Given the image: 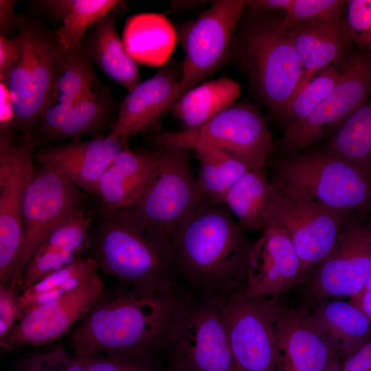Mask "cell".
<instances>
[{"label":"cell","mask_w":371,"mask_h":371,"mask_svg":"<svg viewBox=\"0 0 371 371\" xmlns=\"http://www.w3.org/2000/svg\"><path fill=\"white\" fill-rule=\"evenodd\" d=\"M253 243L224 203L205 196L171 238L175 285L223 301L243 291Z\"/></svg>","instance_id":"cell-1"},{"label":"cell","mask_w":371,"mask_h":371,"mask_svg":"<svg viewBox=\"0 0 371 371\" xmlns=\"http://www.w3.org/2000/svg\"><path fill=\"white\" fill-rule=\"evenodd\" d=\"M172 291L144 294L123 286L102 295L68 335L72 352L103 354L151 365L161 355V343L172 302Z\"/></svg>","instance_id":"cell-2"},{"label":"cell","mask_w":371,"mask_h":371,"mask_svg":"<svg viewBox=\"0 0 371 371\" xmlns=\"http://www.w3.org/2000/svg\"><path fill=\"white\" fill-rule=\"evenodd\" d=\"M161 355L168 371H237L223 300L175 286Z\"/></svg>","instance_id":"cell-3"},{"label":"cell","mask_w":371,"mask_h":371,"mask_svg":"<svg viewBox=\"0 0 371 371\" xmlns=\"http://www.w3.org/2000/svg\"><path fill=\"white\" fill-rule=\"evenodd\" d=\"M269 179L277 190L331 209L350 214L371 211V176L324 146L282 155L271 164Z\"/></svg>","instance_id":"cell-4"},{"label":"cell","mask_w":371,"mask_h":371,"mask_svg":"<svg viewBox=\"0 0 371 371\" xmlns=\"http://www.w3.org/2000/svg\"><path fill=\"white\" fill-rule=\"evenodd\" d=\"M93 258L100 269L135 292L168 293L175 287L170 255L122 210L102 214Z\"/></svg>","instance_id":"cell-5"},{"label":"cell","mask_w":371,"mask_h":371,"mask_svg":"<svg viewBox=\"0 0 371 371\" xmlns=\"http://www.w3.org/2000/svg\"><path fill=\"white\" fill-rule=\"evenodd\" d=\"M262 101L278 113L296 92L303 68L280 19L258 16L234 35L228 56Z\"/></svg>","instance_id":"cell-6"},{"label":"cell","mask_w":371,"mask_h":371,"mask_svg":"<svg viewBox=\"0 0 371 371\" xmlns=\"http://www.w3.org/2000/svg\"><path fill=\"white\" fill-rule=\"evenodd\" d=\"M157 150V166L146 190L135 204L121 210L171 256L173 234L205 196L192 168L191 150L175 146Z\"/></svg>","instance_id":"cell-7"},{"label":"cell","mask_w":371,"mask_h":371,"mask_svg":"<svg viewBox=\"0 0 371 371\" xmlns=\"http://www.w3.org/2000/svg\"><path fill=\"white\" fill-rule=\"evenodd\" d=\"M17 26L21 54L4 84L16 124L32 139V128L53 100L60 47L54 36L27 19H18Z\"/></svg>","instance_id":"cell-8"},{"label":"cell","mask_w":371,"mask_h":371,"mask_svg":"<svg viewBox=\"0 0 371 371\" xmlns=\"http://www.w3.org/2000/svg\"><path fill=\"white\" fill-rule=\"evenodd\" d=\"M153 142L157 146L190 150L203 146L225 149L251 170L264 168L275 150L260 113L246 103H235L198 128L157 133Z\"/></svg>","instance_id":"cell-9"},{"label":"cell","mask_w":371,"mask_h":371,"mask_svg":"<svg viewBox=\"0 0 371 371\" xmlns=\"http://www.w3.org/2000/svg\"><path fill=\"white\" fill-rule=\"evenodd\" d=\"M245 7L243 0L214 1L209 8L179 27L184 60L173 104L228 59Z\"/></svg>","instance_id":"cell-10"},{"label":"cell","mask_w":371,"mask_h":371,"mask_svg":"<svg viewBox=\"0 0 371 371\" xmlns=\"http://www.w3.org/2000/svg\"><path fill=\"white\" fill-rule=\"evenodd\" d=\"M275 190L267 227H280L291 239L300 260L303 281L331 251L353 214L327 207L297 193Z\"/></svg>","instance_id":"cell-11"},{"label":"cell","mask_w":371,"mask_h":371,"mask_svg":"<svg viewBox=\"0 0 371 371\" xmlns=\"http://www.w3.org/2000/svg\"><path fill=\"white\" fill-rule=\"evenodd\" d=\"M370 95L371 56L354 53L348 56L341 78L330 93L308 117L286 128L275 150L287 155L309 148L330 132L334 133Z\"/></svg>","instance_id":"cell-12"},{"label":"cell","mask_w":371,"mask_h":371,"mask_svg":"<svg viewBox=\"0 0 371 371\" xmlns=\"http://www.w3.org/2000/svg\"><path fill=\"white\" fill-rule=\"evenodd\" d=\"M371 275V211L352 214L329 254L306 278L317 300L351 298Z\"/></svg>","instance_id":"cell-13"},{"label":"cell","mask_w":371,"mask_h":371,"mask_svg":"<svg viewBox=\"0 0 371 371\" xmlns=\"http://www.w3.org/2000/svg\"><path fill=\"white\" fill-rule=\"evenodd\" d=\"M78 188L56 170L41 166L34 171L23 211V244L9 284L19 287L23 273L47 236L84 207Z\"/></svg>","instance_id":"cell-14"},{"label":"cell","mask_w":371,"mask_h":371,"mask_svg":"<svg viewBox=\"0 0 371 371\" xmlns=\"http://www.w3.org/2000/svg\"><path fill=\"white\" fill-rule=\"evenodd\" d=\"M35 142L0 132V284H9L23 244V211Z\"/></svg>","instance_id":"cell-15"},{"label":"cell","mask_w":371,"mask_h":371,"mask_svg":"<svg viewBox=\"0 0 371 371\" xmlns=\"http://www.w3.org/2000/svg\"><path fill=\"white\" fill-rule=\"evenodd\" d=\"M280 300L247 295L223 301L237 371H276V324Z\"/></svg>","instance_id":"cell-16"},{"label":"cell","mask_w":371,"mask_h":371,"mask_svg":"<svg viewBox=\"0 0 371 371\" xmlns=\"http://www.w3.org/2000/svg\"><path fill=\"white\" fill-rule=\"evenodd\" d=\"M104 291V283L97 273L74 291L28 311L0 339L1 348L11 351L54 342L88 314Z\"/></svg>","instance_id":"cell-17"},{"label":"cell","mask_w":371,"mask_h":371,"mask_svg":"<svg viewBox=\"0 0 371 371\" xmlns=\"http://www.w3.org/2000/svg\"><path fill=\"white\" fill-rule=\"evenodd\" d=\"M302 282L300 260L291 239L280 227L268 226L251 247L244 293L280 300Z\"/></svg>","instance_id":"cell-18"},{"label":"cell","mask_w":371,"mask_h":371,"mask_svg":"<svg viewBox=\"0 0 371 371\" xmlns=\"http://www.w3.org/2000/svg\"><path fill=\"white\" fill-rule=\"evenodd\" d=\"M128 139L108 135L72 140L41 150L34 158L41 166L58 171L79 189L95 195L100 179L115 157L128 148Z\"/></svg>","instance_id":"cell-19"},{"label":"cell","mask_w":371,"mask_h":371,"mask_svg":"<svg viewBox=\"0 0 371 371\" xmlns=\"http://www.w3.org/2000/svg\"><path fill=\"white\" fill-rule=\"evenodd\" d=\"M275 334L276 371H323L335 357L302 309L280 302Z\"/></svg>","instance_id":"cell-20"},{"label":"cell","mask_w":371,"mask_h":371,"mask_svg":"<svg viewBox=\"0 0 371 371\" xmlns=\"http://www.w3.org/2000/svg\"><path fill=\"white\" fill-rule=\"evenodd\" d=\"M179 72L176 63H168L128 91L118 107L109 135L129 139L155 126L172 106Z\"/></svg>","instance_id":"cell-21"},{"label":"cell","mask_w":371,"mask_h":371,"mask_svg":"<svg viewBox=\"0 0 371 371\" xmlns=\"http://www.w3.org/2000/svg\"><path fill=\"white\" fill-rule=\"evenodd\" d=\"M158 161L157 150L121 151L100 179L95 195L102 214L135 204L149 185Z\"/></svg>","instance_id":"cell-22"},{"label":"cell","mask_w":371,"mask_h":371,"mask_svg":"<svg viewBox=\"0 0 371 371\" xmlns=\"http://www.w3.org/2000/svg\"><path fill=\"white\" fill-rule=\"evenodd\" d=\"M286 30L303 68L296 92L330 63H342L351 41L342 16L319 19Z\"/></svg>","instance_id":"cell-23"},{"label":"cell","mask_w":371,"mask_h":371,"mask_svg":"<svg viewBox=\"0 0 371 371\" xmlns=\"http://www.w3.org/2000/svg\"><path fill=\"white\" fill-rule=\"evenodd\" d=\"M91 224V217L85 207L59 223L44 239L28 262L19 285L20 289L25 290L81 257Z\"/></svg>","instance_id":"cell-24"},{"label":"cell","mask_w":371,"mask_h":371,"mask_svg":"<svg viewBox=\"0 0 371 371\" xmlns=\"http://www.w3.org/2000/svg\"><path fill=\"white\" fill-rule=\"evenodd\" d=\"M309 317L334 356L339 360L371 341V322L350 301H318Z\"/></svg>","instance_id":"cell-25"},{"label":"cell","mask_w":371,"mask_h":371,"mask_svg":"<svg viewBox=\"0 0 371 371\" xmlns=\"http://www.w3.org/2000/svg\"><path fill=\"white\" fill-rule=\"evenodd\" d=\"M124 8L120 1L95 23L84 46L90 58L107 76L130 91L140 82V78L137 65L116 30V20Z\"/></svg>","instance_id":"cell-26"},{"label":"cell","mask_w":371,"mask_h":371,"mask_svg":"<svg viewBox=\"0 0 371 371\" xmlns=\"http://www.w3.org/2000/svg\"><path fill=\"white\" fill-rule=\"evenodd\" d=\"M102 91L95 89L74 106H49L37 122L43 139L77 140L98 131L110 110L109 98Z\"/></svg>","instance_id":"cell-27"},{"label":"cell","mask_w":371,"mask_h":371,"mask_svg":"<svg viewBox=\"0 0 371 371\" xmlns=\"http://www.w3.org/2000/svg\"><path fill=\"white\" fill-rule=\"evenodd\" d=\"M240 92V85L232 78L212 79L184 93L170 111L180 120L183 130L194 129L234 104Z\"/></svg>","instance_id":"cell-28"},{"label":"cell","mask_w":371,"mask_h":371,"mask_svg":"<svg viewBox=\"0 0 371 371\" xmlns=\"http://www.w3.org/2000/svg\"><path fill=\"white\" fill-rule=\"evenodd\" d=\"M275 193L264 168L253 169L233 186L223 203L245 232H262L267 227V216Z\"/></svg>","instance_id":"cell-29"},{"label":"cell","mask_w":371,"mask_h":371,"mask_svg":"<svg viewBox=\"0 0 371 371\" xmlns=\"http://www.w3.org/2000/svg\"><path fill=\"white\" fill-rule=\"evenodd\" d=\"M117 0H49L43 6L62 21L54 38L65 50H74L83 45L87 30L115 8Z\"/></svg>","instance_id":"cell-30"},{"label":"cell","mask_w":371,"mask_h":371,"mask_svg":"<svg viewBox=\"0 0 371 371\" xmlns=\"http://www.w3.org/2000/svg\"><path fill=\"white\" fill-rule=\"evenodd\" d=\"M199 161L196 176L204 196L223 203L229 190L251 169L233 153L220 148L203 146L194 149Z\"/></svg>","instance_id":"cell-31"},{"label":"cell","mask_w":371,"mask_h":371,"mask_svg":"<svg viewBox=\"0 0 371 371\" xmlns=\"http://www.w3.org/2000/svg\"><path fill=\"white\" fill-rule=\"evenodd\" d=\"M98 269L93 257L81 256L22 291L19 294L20 319L30 310L77 289L97 273Z\"/></svg>","instance_id":"cell-32"},{"label":"cell","mask_w":371,"mask_h":371,"mask_svg":"<svg viewBox=\"0 0 371 371\" xmlns=\"http://www.w3.org/2000/svg\"><path fill=\"white\" fill-rule=\"evenodd\" d=\"M98 85L91 58L84 45L68 51L60 48L51 104H59L67 107L76 106L98 89Z\"/></svg>","instance_id":"cell-33"},{"label":"cell","mask_w":371,"mask_h":371,"mask_svg":"<svg viewBox=\"0 0 371 371\" xmlns=\"http://www.w3.org/2000/svg\"><path fill=\"white\" fill-rule=\"evenodd\" d=\"M324 147L371 176V95L332 135Z\"/></svg>","instance_id":"cell-34"},{"label":"cell","mask_w":371,"mask_h":371,"mask_svg":"<svg viewBox=\"0 0 371 371\" xmlns=\"http://www.w3.org/2000/svg\"><path fill=\"white\" fill-rule=\"evenodd\" d=\"M342 76L333 66L320 71L298 90L278 113L286 128L308 117L330 93Z\"/></svg>","instance_id":"cell-35"},{"label":"cell","mask_w":371,"mask_h":371,"mask_svg":"<svg viewBox=\"0 0 371 371\" xmlns=\"http://www.w3.org/2000/svg\"><path fill=\"white\" fill-rule=\"evenodd\" d=\"M87 357L69 352L62 346L34 351L19 361L18 371H87Z\"/></svg>","instance_id":"cell-36"},{"label":"cell","mask_w":371,"mask_h":371,"mask_svg":"<svg viewBox=\"0 0 371 371\" xmlns=\"http://www.w3.org/2000/svg\"><path fill=\"white\" fill-rule=\"evenodd\" d=\"M346 3L341 0H293L280 19V24L286 30L319 19L342 16Z\"/></svg>","instance_id":"cell-37"},{"label":"cell","mask_w":371,"mask_h":371,"mask_svg":"<svg viewBox=\"0 0 371 371\" xmlns=\"http://www.w3.org/2000/svg\"><path fill=\"white\" fill-rule=\"evenodd\" d=\"M344 19L351 41L371 50V0H350L346 3Z\"/></svg>","instance_id":"cell-38"},{"label":"cell","mask_w":371,"mask_h":371,"mask_svg":"<svg viewBox=\"0 0 371 371\" xmlns=\"http://www.w3.org/2000/svg\"><path fill=\"white\" fill-rule=\"evenodd\" d=\"M17 287L0 284V339L3 338L21 318Z\"/></svg>","instance_id":"cell-39"},{"label":"cell","mask_w":371,"mask_h":371,"mask_svg":"<svg viewBox=\"0 0 371 371\" xmlns=\"http://www.w3.org/2000/svg\"><path fill=\"white\" fill-rule=\"evenodd\" d=\"M87 371H154L153 368L147 364L134 362L106 355L87 356Z\"/></svg>","instance_id":"cell-40"},{"label":"cell","mask_w":371,"mask_h":371,"mask_svg":"<svg viewBox=\"0 0 371 371\" xmlns=\"http://www.w3.org/2000/svg\"><path fill=\"white\" fill-rule=\"evenodd\" d=\"M21 42L19 35H0V82H5L10 71L19 60Z\"/></svg>","instance_id":"cell-41"},{"label":"cell","mask_w":371,"mask_h":371,"mask_svg":"<svg viewBox=\"0 0 371 371\" xmlns=\"http://www.w3.org/2000/svg\"><path fill=\"white\" fill-rule=\"evenodd\" d=\"M342 371H371V341L340 360Z\"/></svg>","instance_id":"cell-42"},{"label":"cell","mask_w":371,"mask_h":371,"mask_svg":"<svg viewBox=\"0 0 371 371\" xmlns=\"http://www.w3.org/2000/svg\"><path fill=\"white\" fill-rule=\"evenodd\" d=\"M16 124V117L9 90L5 84L0 82V129L10 131Z\"/></svg>","instance_id":"cell-43"},{"label":"cell","mask_w":371,"mask_h":371,"mask_svg":"<svg viewBox=\"0 0 371 371\" xmlns=\"http://www.w3.org/2000/svg\"><path fill=\"white\" fill-rule=\"evenodd\" d=\"M15 1H0V30L1 35L7 36L14 25H17L18 19L15 17Z\"/></svg>","instance_id":"cell-44"},{"label":"cell","mask_w":371,"mask_h":371,"mask_svg":"<svg viewBox=\"0 0 371 371\" xmlns=\"http://www.w3.org/2000/svg\"><path fill=\"white\" fill-rule=\"evenodd\" d=\"M293 0H251L246 1V6L254 12L286 10Z\"/></svg>","instance_id":"cell-45"},{"label":"cell","mask_w":371,"mask_h":371,"mask_svg":"<svg viewBox=\"0 0 371 371\" xmlns=\"http://www.w3.org/2000/svg\"><path fill=\"white\" fill-rule=\"evenodd\" d=\"M349 301L361 310L371 322V275L363 288Z\"/></svg>","instance_id":"cell-46"},{"label":"cell","mask_w":371,"mask_h":371,"mask_svg":"<svg viewBox=\"0 0 371 371\" xmlns=\"http://www.w3.org/2000/svg\"><path fill=\"white\" fill-rule=\"evenodd\" d=\"M323 371H342L339 359L334 357Z\"/></svg>","instance_id":"cell-47"}]
</instances>
